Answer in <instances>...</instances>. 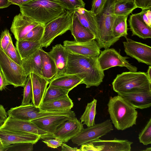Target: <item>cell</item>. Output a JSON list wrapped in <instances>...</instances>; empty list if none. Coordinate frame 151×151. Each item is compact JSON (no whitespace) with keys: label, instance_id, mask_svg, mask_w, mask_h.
Returning a JSON list of instances; mask_svg holds the SVG:
<instances>
[{"label":"cell","instance_id":"6da1fadb","mask_svg":"<svg viewBox=\"0 0 151 151\" xmlns=\"http://www.w3.org/2000/svg\"><path fill=\"white\" fill-rule=\"evenodd\" d=\"M68 52V60L65 73L74 74L78 76L82 80V84H85L87 88L99 86L103 82L104 74L98 58Z\"/></svg>","mask_w":151,"mask_h":151},{"label":"cell","instance_id":"7a4b0ae2","mask_svg":"<svg viewBox=\"0 0 151 151\" xmlns=\"http://www.w3.org/2000/svg\"><path fill=\"white\" fill-rule=\"evenodd\" d=\"M20 13L44 25L65 11L59 0H32L19 6Z\"/></svg>","mask_w":151,"mask_h":151},{"label":"cell","instance_id":"3957f363","mask_svg":"<svg viewBox=\"0 0 151 151\" xmlns=\"http://www.w3.org/2000/svg\"><path fill=\"white\" fill-rule=\"evenodd\" d=\"M107 106L111 122L117 130H124L136 124L137 111L121 96L110 97Z\"/></svg>","mask_w":151,"mask_h":151},{"label":"cell","instance_id":"277c9868","mask_svg":"<svg viewBox=\"0 0 151 151\" xmlns=\"http://www.w3.org/2000/svg\"><path fill=\"white\" fill-rule=\"evenodd\" d=\"M116 0H107L102 9L96 16L99 33L96 40L100 48H109L119 40L113 34L112 26L115 15L114 6Z\"/></svg>","mask_w":151,"mask_h":151},{"label":"cell","instance_id":"5b68a950","mask_svg":"<svg viewBox=\"0 0 151 151\" xmlns=\"http://www.w3.org/2000/svg\"><path fill=\"white\" fill-rule=\"evenodd\" d=\"M112 84L113 90L117 93L137 90L151 91V81L144 72H123L116 76Z\"/></svg>","mask_w":151,"mask_h":151},{"label":"cell","instance_id":"8992f818","mask_svg":"<svg viewBox=\"0 0 151 151\" xmlns=\"http://www.w3.org/2000/svg\"><path fill=\"white\" fill-rule=\"evenodd\" d=\"M73 12L66 10L63 14L45 25L43 36L40 42L42 47L47 48L56 37L70 30Z\"/></svg>","mask_w":151,"mask_h":151},{"label":"cell","instance_id":"52a82bcc","mask_svg":"<svg viewBox=\"0 0 151 151\" xmlns=\"http://www.w3.org/2000/svg\"><path fill=\"white\" fill-rule=\"evenodd\" d=\"M0 68L9 84L24 87L28 76L22 66L11 59L0 48Z\"/></svg>","mask_w":151,"mask_h":151},{"label":"cell","instance_id":"ba28073f","mask_svg":"<svg viewBox=\"0 0 151 151\" xmlns=\"http://www.w3.org/2000/svg\"><path fill=\"white\" fill-rule=\"evenodd\" d=\"M113 130L112 122L109 119L92 126L83 129L71 140L73 143L80 146L97 139Z\"/></svg>","mask_w":151,"mask_h":151},{"label":"cell","instance_id":"9c48e42d","mask_svg":"<svg viewBox=\"0 0 151 151\" xmlns=\"http://www.w3.org/2000/svg\"><path fill=\"white\" fill-rule=\"evenodd\" d=\"M74 114V112L71 110L51 111H44L32 104L15 107L13 111V116L15 118L28 121L52 115Z\"/></svg>","mask_w":151,"mask_h":151},{"label":"cell","instance_id":"30bf717a","mask_svg":"<svg viewBox=\"0 0 151 151\" xmlns=\"http://www.w3.org/2000/svg\"><path fill=\"white\" fill-rule=\"evenodd\" d=\"M129 57L123 56L114 48L105 49L100 52L98 60L103 70L116 66L125 67L129 71L136 72L137 68L130 64L127 59Z\"/></svg>","mask_w":151,"mask_h":151},{"label":"cell","instance_id":"8fae6325","mask_svg":"<svg viewBox=\"0 0 151 151\" xmlns=\"http://www.w3.org/2000/svg\"><path fill=\"white\" fill-rule=\"evenodd\" d=\"M0 129L12 132L32 133L40 136L42 139L52 138L53 136V134L40 129L31 121L18 119L9 116Z\"/></svg>","mask_w":151,"mask_h":151},{"label":"cell","instance_id":"7c38bea8","mask_svg":"<svg viewBox=\"0 0 151 151\" xmlns=\"http://www.w3.org/2000/svg\"><path fill=\"white\" fill-rule=\"evenodd\" d=\"M123 42L126 54L136 59L139 62L151 65V47L147 45L125 38Z\"/></svg>","mask_w":151,"mask_h":151},{"label":"cell","instance_id":"4fadbf2b","mask_svg":"<svg viewBox=\"0 0 151 151\" xmlns=\"http://www.w3.org/2000/svg\"><path fill=\"white\" fill-rule=\"evenodd\" d=\"M63 46L68 52L85 56L98 58L100 48L95 39L85 42L65 40Z\"/></svg>","mask_w":151,"mask_h":151},{"label":"cell","instance_id":"5bb4252c","mask_svg":"<svg viewBox=\"0 0 151 151\" xmlns=\"http://www.w3.org/2000/svg\"><path fill=\"white\" fill-rule=\"evenodd\" d=\"M83 124L75 117L63 123L53 134L52 138L67 142L83 129Z\"/></svg>","mask_w":151,"mask_h":151},{"label":"cell","instance_id":"9a60e30c","mask_svg":"<svg viewBox=\"0 0 151 151\" xmlns=\"http://www.w3.org/2000/svg\"><path fill=\"white\" fill-rule=\"evenodd\" d=\"M40 24L20 13L14 17L10 30L16 40H22L33 28Z\"/></svg>","mask_w":151,"mask_h":151},{"label":"cell","instance_id":"2e32d148","mask_svg":"<svg viewBox=\"0 0 151 151\" xmlns=\"http://www.w3.org/2000/svg\"><path fill=\"white\" fill-rule=\"evenodd\" d=\"M40 136L26 132L8 131L0 129V139L2 147L21 143H36L40 139Z\"/></svg>","mask_w":151,"mask_h":151},{"label":"cell","instance_id":"e0dca14e","mask_svg":"<svg viewBox=\"0 0 151 151\" xmlns=\"http://www.w3.org/2000/svg\"><path fill=\"white\" fill-rule=\"evenodd\" d=\"M117 93L136 109H144L151 106V91L137 90Z\"/></svg>","mask_w":151,"mask_h":151},{"label":"cell","instance_id":"ac0fdd59","mask_svg":"<svg viewBox=\"0 0 151 151\" xmlns=\"http://www.w3.org/2000/svg\"><path fill=\"white\" fill-rule=\"evenodd\" d=\"M75 114L57 115L36 119L31 121L43 130L53 134L61 124L66 121L75 117Z\"/></svg>","mask_w":151,"mask_h":151},{"label":"cell","instance_id":"d6986e66","mask_svg":"<svg viewBox=\"0 0 151 151\" xmlns=\"http://www.w3.org/2000/svg\"><path fill=\"white\" fill-rule=\"evenodd\" d=\"M73 12L81 24L94 35L96 41L98 37L99 28L96 16L91 10L84 7L77 8Z\"/></svg>","mask_w":151,"mask_h":151},{"label":"cell","instance_id":"ffe728a7","mask_svg":"<svg viewBox=\"0 0 151 151\" xmlns=\"http://www.w3.org/2000/svg\"><path fill=\"white\" fill-rule=\"evenodd\" d=\"M29 74L32 88V103L35 106L39 107L42 103L49 81L34 73H31Z\"/></svg>","mask_w":151,"mask_h":151},{"label":"cell","instance_id":"44dd1931","mask_svg":"<svg viewBox=\"0 0 151 151\" xmlns=\"http://www.w3.org/2000/svg\"><path fill=\"white\" fill-rule=\"evenodd\" d=\"M48 53L53 59L56 65L57 72L55 76L65 73L68 55L67 50L63 46L60 44H57L52 47Z\"/></svg>","mask_w":151,"mask_h":151},{"label":"cell","instance_id":"7402d4cb","mask_svg":"<svg viewBox=\"0 0 151 151\" xmlns=\"http://www.w3.org/2000/svg\"><path fill=\"white\" fill-rule=\"evenodd\" d=\"M82 82V80L75 75L64 73L54 77L49 81V85L70 91Z\"/></svg>","mask_w":151,"mask_h":151},{"label":"cell","instance_id":"603a6c76","mask_svg":"<svg viewBox=\"0 0 151 151\" xmlns=\"http://www.w3.org/2000/svg\"><path fill=\"white\" fill-rule=\"evenodd\" d=\"M94 145H101L102 151H130L131 145L133 143L127 139L115 138L111 140H103L99 138L91 141Z\"/></svg>","mask_w":151,"mask_h":151},{"label":"cell","instance_id":"cb8c5ba5","mask_svg":"<svg viewBox=\"0 0 151 151\" xmlns=\"http://www.w3.org/2000/svg\"><path fill=\"white\" fill-rule=\"evenodd\" d=\"M132 36L143 39L151 38V27L146 24L136 14L131 15L128 20Z\"/></svg>","mask_w":151,"mask_h":151},{"label":"cell","instance_id":"d4e9b609","mask_svg":"<svg viewBox=\"0 0 151 151\" xmlns=\"http://www.w3.org/2000/svg\"><path fill=\"white\" fill-rule=\"evenodd\" d=\"M21 66L27 76L30 73H33L43 77L42 65L39 49L22 59Z\"/></svg>","mask_w":151,"mask_h":151},{"label":"cell","instance_id":"484cf974","mask_svg":"<svg viewBox=\"0 0 151 151\" xmlns=\"http://www.w3.org/2000/svg\"><path fill=\"white\" fill-rule=\"evenodd\" d=\"M70 30L76 42H85L95 39L94 35L80 22L74 12Z\"/></svg>","mask_w":151,"mask_h":151},{"label":"cell","instance_id":"4316f807","mask_svg":"<svg viewBox=\"0 0 151 151\" xmlns=\"http://www.w3.org/2000/svg\"><path fill=\"white\" fill-rule=\"evenodd\" d=\"M73 104L68 95L49 102L42 103L39 106L45 111H57L71 110Z\"/></svg>","mask_w":151,"mask_h":151},{"label":"cell","instance_id":"83f0119b","mask_svg":"<svg viewBox=\"0 0 151 151\" xmlns=\"http://www.w3.org/2000/svg\"><path fill=\"white\" fill-rule=\"evenodd\" d=\"M42 65L43 77L50 81L55 75L57 68L55 63L48 52L41 47L39 49Z\"/></svg>","mask_w":151,"mask_h":151},{"label":"cell","instance_id":"f1b7e54d","mask_svg":"<svg viewBox=\"0 0 151 151\" xmlns=\"http://www.w3.org/2000/svg\"><path fill=\"white\" fill-rule=\"evenodd\" d=\"M15 45L22 60L42 47L40 42H33L23 40H16Z\"/></svg>","mask_w":151,"mask_h":151},{"label":"cell","instance_id":"f546056e","mask_svg":"<svg viewBox=\"0 0 151 151\" xmlns=\"http://www.w3.org/2000/svg\"><path fill=\"white\" fill-rule=\"evenodd\" d=\"M128 16H115L112 26V32L114 36L116 38L127 37L128 35L127 21Z\"/></svg>","mask_w":151,"mask_h":151},{"label":"cell","instance_id":"4dcf8cb0","mask_svg":"<svg viewBox=\"0 0 151 151\" xmlns=\"http://www.w3.org/2000/svg\"><path fill=\"white\" fill-rule=\"evenodd\" d=\"M97 100L93 99L91 102L88 103L85 111L81 116L80 120L83 124L86 125L88 127L92 126L95 124V116L96 114V107Z\"/></svg>","mask_w":151,"mask_h":151},{"label":"cell","instance_id":"1f68e13d","mask_svg":"<svg viewBox=\"0 0 151 151\" xmlns=\"http://www.w3.org/2000/svg\"><path fill=\"white\" fill-rule=\"evenodd\" d=\"M137 8L134 1L116 0L114 6V14L116 16H128Z\"/></svg>","mask_w":151,"mask_h":151},{"label":"cell","instance_id":"d6a6232c","mask_svg":"<svg viewBox=\"0 0 151 151\" xmlns=\"http://www.w3.org/2000/svg\"><path fill=\"white\" fill-rule=\"evenodd\" d=\"M70 91L51 86L47 88L42 103L49 102L66 96Z\"/></svg>","mask_w":151,"mask_h":151},{"label":"cell","instance_id":"836d02e7","mask_svg":"<svg viewBox=\"0 0 151 151\" xmlns=\"http://www.w3.org/2000/svg\"><path fill=\"white\" fill-rule=\"evenodd\" d=\"M45 25L40 24L29 32L22 40L33 42H40L43 36Z\"/></svg>","mask_w":151,"mask_h":151},{"label":"cell","instance_id":"e575fe53","mask_svg":"<svg viewBox=\"0 0 151 151\" xmlns=\"http://www.w3.org/2000/svg\"><path fill=\"white\" fill-rule=\"evenodd\" d=\"M23 99L21 105H26L30 104L33 96L32 81L30 74L27 76L25 85L24 86Z\"/></svg>","mask_w":151,"mask_h":151},{"label":"cell","instance_id":"d590c367","mask_svg":"<svg viewBox=\"0 0 151 151\" xmlns=\"http://www.w3.org/2000/svg\"><path fill=\"white\" fill-rule=\"evenodd\" d=\"M33 144L30 143H21L2 147L0 151H32Z\"/></svg>","mask_w":151,"mask_h":151},{"label":"cell","instance_id":"8d00e7d4","mask_svg":"<svg viewBox=\"0 0 151 151\" xmlns=\"http://www.w3.org/2000/svg\"><path fill=\"white\" fill-rule=\"evenodd\" d=\"M140 143L147 145L151 143V118H150L144 128L139 135Z\"/></svg>","mask_w":151,"mask_h":151},{"label":"cell","instance_id":"74e56055","mask_svg":"<svg viewBox=\"0 0 151 151\" xmlns=\"http://www.w3.org/2000/svg\"><path fill=\"white\" fill-rule=\"evenodd\" d=\"M4 52L13 61L21 65V59L16 47L14 46L12 40L11 41Z\"/></svg>","mask_w":151,"mask_h":151},{"label":"cell","instance_id":"f35d334b","mask_svg":"<svg viewBox=\"0 0 151 151\" xmlns=\"http://www.w3.org/2000/svg\"><path fill=\"white\" fill-rule=\"evenodd\" d=\"M64 6L65 9L74 11L78 7H84L85 4L83 0H59Z\"/></svg>","mask_w":151,"mask_h":151},{"label":"cell","instance_id":"ab89813d","mask_svg":"<svg viewBox=\"0 0 151 151\" xmlns=\"http://www.w3.org/2000/svg\"><path fill=\"white\" fill-rule=\"evenodd\" d=\"M12 40L9 31L6 29L1 33L0 37V48L5 52L10 42Z\"/></svg>","mask_w":151,"mask_h":151},{"label":"cell","instance_id":"60d3db41","mask_svg":"<svg viewBox=\"0 0 151 151\" xmlns=\"http://www.w3.org/2000/svg\"><path fill=\"white\" fill-rule=\"evenodd\" d=\"M151 9H143L140 12L136 13L146 24L150 27H151Z\"/></svg>","mask_w":151,"mask_h":151},{"label":"cell","instance_id":"b9f144b4","mask_svg":"<svg viewBox=\"0 0 151 151\" xmlns=\"http://www.w3.org/2000/svg\"><path fill=\"white\" fill-rule=\"evenodd\" d=\"M107 0H93L90 10L96 16L101 11Z\"/></svg>","mask_w":151,"mask_h":151},{"label":"cell","instance_id":"7bdbcfd3","mask_svg":"<svg viewBox=\"0 0 151 151\" xmlns=\"http://www.w3.org/2000/svg\"><path fill=\"white\" fill-rule=\"evenodd\" d=\"M103 149L101 146L94 145L91 142H90L82 145L79 150V151H102Z\"/></svg>","mask_w":151,"mask_h":151},{"label":"cell","instance_id":"ee69618b","mask_svg":"<svg viewBox=\"0 0 151 151\" xmlns=\"http://www.w3.org/2000/svg\"><path fill=\"white\" fill-rule=\"evenodd\" d=\"M42 141L48 147L53 148H57L61 146L63 143L61 141L56 138L45 139Z\"/></svg>","mask_w":151,"mask_h":151},{"label":"cell","instance_id":"f6af8a7d","mask_svg":"<svg viewBox=\"0 0 151 151\" xmlns=\"http://www.w3.org/2000/svg\"><path fill=\"white\" fill-rule=\"evenodd\" d=\"M134 3L137 8L142 10L151 9V0H134Z\"/></svg>","mask_w":151,"mask_h":151},{"label":"cell","instance_id":"bcb514c9","mask_svg":"<svg viewBox=\"0 0 151 151\" xmlns=\"http://www.w3.org/2000/svg\"><path fill=\"white\" fill-rule=\"evenodd\" d=\"M8 114L4 106L0 104V128L8 117Z\"/></svg>","mask_w":151,"mask_h":151},{"label":"cell","instance_id":"7dc6e473","mask_svg":"<svg viewBox=\"0 0 151 151\" xmlns=\"http://www.w3.org/2000/svg\"><path fill=\"white\" fill-rule=\"evenodd\" d=\"M9 85L2 73H0V91L3 90Z\"/></svg>","mask_w":151,"mask_h":151},{"label":"cell","instance_id":"c3c4849f","mask_svg":"<svg viewBox=\"0 0 151 151\" xmlns=\"http://www.w3.org/2000/svg\"><path fill=\"white\" fill-rule=\"evenodd\" d=\"M61 146V151H79L77 147H72L63 143Z\"/></svg>","mask_w":151,"mask_h":151},{"label":"cell","instance_id":"681fc988","mask_svg":"<svg viewBox=\"0 0 151 151\" xmlns=\"http://www.w3.org/2000/svg\"><path fill=\"white\" fill-rule=\"evenodd\" d=\"M11 4L9 0H0V9L7 8Z\"/></svg>","mask_w":151,"mask_h":151},{"label":"cell","instance_id":"f907efd6","mask_svg":"<svg viewBox=\"0 0 151 151\" xmlns=\"http://www.w3.org/2000/svg\"><path fill=\"white\" fill-rule=\"evenodd\" d=\"M32 0H12L10 1L12 4L19 6Z\"/></svg>","mask_w":151,"mask_h":151},{"label":"cell","instance_id":"816d5d0a","mask_svg":"<svg viewBox=\"0 0 151 151\" xmlns=\"http://www.w3.org/2000/svg\"><path fill=\"white\" fill-rule=\"evenodd\" d=\"M146 73L148 78L151 81V67L150 66L149 67Z\"/></svg>","mask_w":151,"mask_h":151},{"label":"cell","instance_id":"f5cc1de1","mask_svg":"<svg viewBox=\"0 0 151 151\" xmlns=\"http://www.w3.org/2000/svg\"><path fill=\"white\" fill-rule=\"evenodd\" d=\"M142 151H151V147H147L146 148L145 150H143Z\"/></svg>","mask_w":151,"mask_h":151},{"label":"cell","instance_id":"db71d44e","mask_svg":"<svg viewBox=\"0 0 151 151\" xmlns=\"http://www.w3.org/2000/svg\"><path fill=\"white\" fill-rule=\"evenodd\" d=\"M2 147V144L0 139V151Z\"/></svg>","mask_w":151,"mask_h":151},{"label":"cell","instance_id":"11a10c76","mask_svg":"<svg viewBox=\"0 0 151 151\" xmlns=\"http://www.w3.org/2000/svg\"><path fill=\"white\" fill-rule=\"evenodd\" d=\"M116 0L117 1H120L122 0ZM127 0L131 1H134V0Z\"/></svg>","mask_w":151,"mask_h":151},{"label":"cell","instance_id":"9f6ffc18","mask_svg":"<svg viewBox=\"0 0 151 151\" xmlns=\"http://www.w3.org/2000/svg\"><path fill=\"white\" fill-rule=\"evenodd\" d=\"M1 73V70L0 68V73Z\"/></svg>","mask_w":151,"mask_h":151},{"label":"cell","instance_id":"6f0895ef","mask_svg":"<svg viewBox=\"0 0 151 151\" xmlns=\"http://www.w3.org/2000/svg\"><path fill=\"white\" fill-rule=\"evenodd\" d=\"M10 2L12 1V0H9Z\"/></svg>","mask_w":151,"mask_h":151}]
</instances>
